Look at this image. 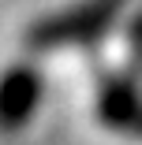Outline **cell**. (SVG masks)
I'll return each mask as SVG.
<instances>
[{
	"mask_svg": "<svg viewBox=\"0 0 142 145\" xmlns=\"http://www.w3.org/2000/svg\"><path fill=\"white\" fill-rule=\"evenodd\" d=\"M90 115L112 134L142 138V97L131 89L127 74H101L90 82Z\"/></svg>",
	"mask_w": 142,
	"mask_h": 145,
	"instance_id": "6da1fadb",
	"label": "cell"
},
{
	"mask_svg": "<svg viewBox=\"0 0 142 145\" xmlns=\"http://www.w3.org/2000/svg\"><path fill=\"white\" fill-rule=\"evenodd\" d=\"M41 104V74L22 63H0V134H19Z\"/></svg>",
	"mask_w": 142,
	"mask_h": 145,
	"instance_id": "7a4b0ae2",
	"label": "cell"
}]
</instances>
